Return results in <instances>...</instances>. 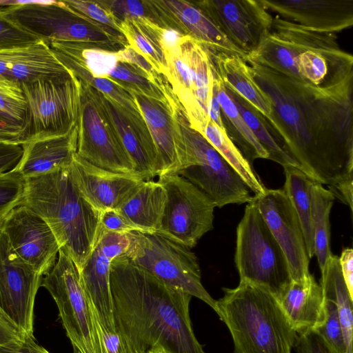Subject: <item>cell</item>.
Instances as JSON below:
<instances>
[{
    "label": "cell",
    "mask_w": 353,
    "mask_h": 353,
    "mask_svg": "<svg viewBox=\"0 0 353 353\" xmlns=\"http://www.w3.org/2000/svg\"><path fill=\"white\" fill-rule=\"evenodd\" d=\"M334 196L323 184L314 181L311 187V219L314 232V255L321 271L332 253L330 250V213Z\"/></svg>",
    "instance_id": "d6a6232c"
},
{
    "label": "cell",
    "mask_w": 353,
    "mask_h": 353,
    "mask_svg": "<svg viewBox=\"0 0 353 353\" xmlns=\"http://www.w3.org/2000/svg\"><path fill=\"white\" fill-rule=\"evenodd\" d=\"M296 353H331L321 337L314 331L299 334Z\"/></svg>",
    "instance_id": "7dc6e473"
},
{
    "label": "cell",
    "mask_w": 353,
    "mask_h": 353,
    "mask_svg": "<svg viewBox=\"0 0 353 353\" xmlns=\"http://www.w3.org/2000/svg\"><path fill=\"white\" fill-rule=\"evenodd\" d=\"M214 74L213 91L221 108L223 123L227 135L250 165L256 159H268V152L243 120L236 106L228 94L223 82L215 72Z\"/></svg>",
    "instance_id": "f1b7e54d"
},
{
    "label": "cell",
    "mask_w": 353,
    "mask_h": 353,
    "mask_svg": "<svg viewBox=\"0 0 353 353\" xmlns=\"http://www.w3.org/2000/svg\"><path fill=\"white\" fill-rule=\"evenodd\" d=\"M226 37L246 56L270 30L274 16L261 0L196 1Z\"/></svg>",
    "instance_id": "d6986e66"
},
{
    "label": "cell",
    "mask_w": 353,
    "mask_h": 353,
    "mask_svg": "<svg viewBox=\"0 0 353 353\" xmlns=\"http://www.w3.org/2000/svg\"><path fill=\"white\" fill-rule=\"evenodd\" d=\"M20 205L29 208L48 223L60 249L72 259L79 271L98 239L101 212L79 191L70 163L26 179Z\"/></svg>",
    "instance_id": "277c9868"
},
{
    "label": "cell",
    "mask_w": 353,
    "mask_h": 353,
    "mask_svg": "<svg viewBox=\"0 0 353 353\" xmlns=\"http://www.w3.org/2000/svg\"><path fill=\"white\" fill-rule=\"evenodd\" d=\"M23 154L15 171L25 179L69 165L77 152V128L68 134L21 143Z\"/></svg>",
    "instance_id": "d4e9b609"
},
{
    "label": "cell",
    "mask_w": 353,
    "mask_h": 353,
    "mask_svg": "<svg viewBox=\"0 0 353 353\" xmlns=\"http://www.w3.org/2000/svg\"><path fill=\"white\" fill-rule=\"evenodd\" d=\"M67 6L86 17L121 33L120 23L100 1L65 0Z\"/></svg>",
    "instance_id": "7bdbcfd3"
},
{
    "label": "cell",
    "mask_w": 353,
    "mask_h": 353,
    "mask_svg": "<svg viewBox=\"0 0 353 353\" xmlns=\"http://www.w3.org/2000/svg\"><path fill=\"white\" fill-rule=\"evenodd\" d=\"M285 176L283 188L299 218L310 259L314 256V232L311 219V187L314 181L301 168L283 166Z\"/></svg>",
    "instance_id": "1f68e13d"
},
{
    "label": "cell",
    "mask_w": 353,
    "mask_h": 353,
    "mask_svg": "<svg viewBox=\"0 0 353 353\" xmlns=\"http://www.w3.org/2000/svg\"><path fill=\"white\" fill-rule=\"evenodd\" d=\"M166 201L165 189L159 181L144 180L117 210L139 232L157 233L161 226Z\"/></svg>",
    "instance_id": "83f0119b"
},
{
    "label": "cell",
    "mask_w": 353,
    "mask_h": 353,
    "mask_svg": "<svg viewBox=\"0 0 353 353\" xmlns=\"http://www.w3.org/2000/svg\"><path fill=\"white\" fill-rule=\"evenodd\" d=\"M43 43L41 41L28 47L0 50V77L21 83L26 61L41 49Z\"/></svg>",
    "instance_id": "74e56055"
},
{
    "label": "cell",
    "mask_w": 353,
    "mask_h": 353,
    "mask_svg": "<svg viewBox=\"0 0 353 353\" xmlns=\"http://www.w3.org/2000/svg\"><path fill=\"white\" fill-rule=\"evenodd\" d=\"M110 286L115 327L134 353L157 347L170 353H205L192 327L191 295L124 254L110 264Z\"/></svg>",
    "instance_id": "7a4b0ae2"
},
{
    "label": "cell",
    "mask_w": 353,
    "mask_h": 353,
    "mask_svg": "<svg viewBox=\"0 0 353 353\" xmlns=\"http://www.w3.org/2000/svg\"><path fill=\"white\" fill-rule=\"evenodd\" d=\"M179 120L185 145V160L177 172L203 191L216 207L250 203L254 196L236 170L212 145L192 129L181 109Z\"/></svg>",
    "instance_id": "30bf717a"
},
{
    "label": "cell",
    "mask_w": 353,
    "mask_h": 353,
    "mask_svg": "<svg viewBox=\"0 0 353 353\" xmlns=\"http://www.w3.org/2000/svg\"><path fill=\"white\" fill-rule=\"evenodd\" d=\"M248 64L271 101L277 139L300 168L327 185L353 174V81L322 90Z\"/></svg>",
    "instance_id": "6da1fadb"
},
{
    "label": "cell",
    "mask_w": 353,
    "mask_h": 353,
    "mask_svg": "<svg viewBox=\"0 0 353 353\" xmlns=\"http://www.w3.org/2000/svg\"><path fill=\"white\" fill-rule=\"evenodd\" d=\"M210 54L214 72L224 85L234 91L260 112L276 136V123L271 101L252 79L245 60L237 55L222 52H210Z\"/></svg>",
    "instance_id": "484cf974"
},
{
    "label": "cell",
    "mask_w": 353,
    "mask_h": 353,
    "mask_svg": "<svg viewBox=\"0 0 353 353\" xmlns=\"http://www.w3.org/2000/svg\"><path fill=\"white\" fill-rule=\"evenodd\" d=\"M341 272L350 293L353 299V250L351 248L343 250L339 257Z\"/></svg>",
    "instance_id": "f907efd6"
},
{
    "label": "cell",
    "mask_w": 353,
    "mask_h": 353,
    "mask_svg": "<svg viewBox=\"0 0 353 353\" xmlns=\"http://www.w3.org/2000/svg\"><path fill=\"white\" fill-rule=\"evenodd\" d=\"M167 194L161 226L157 232L190 249L213 229L215 205L203 191L178 174L159 180Z\"/></svg>",
    "instance_id": "5bb4252c"
},
{
    "label": "cell",
    "mask_w": 353,
    "mask_h": 353,
    "mask_svg": "<svg viewBox=\"0 0 353 353\" xmlns=\"http://www.w3.org/2000/svg\"><path fill=\"white\" fill-rule=\"evenodd\" d=\"M223 290L216 314L231 334L233 353H292L298 334L268 290L240 280Z\"/></svg>",
    "instance_id": "5b68a950"
},
{
    "label": "cell",
    "mask_w": 353,
    "mask_h": 353,
    "mask_svg": "<svg viewBox=\"0 0 353 353\" xmlns=\"http://www.w3.org/2000/svg\"><path fill=\"white\" fill-rule=\"evenodd\" d=\"M153 21L158 26L178 31L212 52L246 55L221 31L196 2L185 0H148Z\"/></svg>",
    "instance_id": "ffe728a7"
},
{
    "label": "cell",
    "mask_w": 353,
    "mask_h": 353,
    "mask_svg": "<svg viewBox=\"0 0 353 353\" xmlns=\"http://www.w3.org/2000/svg\"><path fill=\"white\" fill-rule=\"evenodd\" d=\"M0 120L22 129L28 123L27 101L19 83L0 77Z\"/></svg>",
    "instance_id": "d590c367"
},
{
    "label": "cell",
    "mask_w": 353,
    "mask_h": 353,
    "mask_svg": "<svg viewBox=\"0 0 353 353\" xmlns=\"http://www.w3.org/2000/svg\"><path fill=\"white\" fill-rule=\"evenodd\" d=\"M58 307L62 325L74 353H97L90 305L82 288L78 269L60 249L50 271L41 279Z\"/></svg>",
    "instance_id": "4fadbf2b"
},
{
    "label": "cell",
    "mask_w": 353,
    "mask_h": 353,
    "mask_svg": "<svg viewBox=\"0 0 353 353\" xmlns=\"http://www.w3.org/2000/svg\"><path fill=\"white\" fill-rule=\"evenodd\" d=\"M22 154L21 144L14 142H0V174L14 169Z\"/></svg>",
    "instance_id": "bcb514c9"
},
{
    "label": "cell",
    "mask_w": 353,
    "mask_h": 353,
    "mask_svg": "<svg viewBox=\"0 0 353 353\" xmlns=\"http://www.w3.org/2000/svg\"><path fill=\"white\" fill-rule=\"evenodd\" d=\"M108 79L128 91H133L157 100L176 99L172 91L167 92L153 83L147 75L136 65L119 61Z\"/></svg>",
    "instance_id": "8d00e7d4"
},
{
    "label": "cell",
    "mask_w": 353,
    "mask_h": 353,
    "mask_svg": "<svg viewBox=\"0 0 353 353\" xmlns=\"http://www.w3.org/2000/svg\"><path fill=\"white\" fill-rule=\"evenodd\" d=\"M164 53L165 77L190 126L202 134L210 121L208 108L215 77L210 52L188 37L180 46Z\"/></svg>",
    "instance_id": "ba28073f"
},
{
    "label": "cell",
    "mask_w": 353,
    "mask_h": 353,
    "mask_svg": "<svg viewBox=\"0 0 353 353\" xmlns=\"http://www.w3.org/2000/svg\"><path fill=\"white\" fill-rule=\"evenodd\" d=\"M328 190L341 202L349 206L352 212L353 174L328 185Z\"/></svg>",
    "instance_id": "681fc988"
},
{
    "label": "cell",
    "mask_w": 353,
    "mask_h": 353,
    "mask_svg": "<svg viewBox=\"0 0 353 353\" xmlns=\"http://www.w3.org/2000/svg\"><path fill=\"white\" fill-rule=\"evenodd\" d=\"M79 81L81 99L77 122V154L99 168L139 175L102 103L99 92L90 85Z\"/></svg>",
    "instance_id": "7c38bea8"
},
{
    "label": "cell",
    "mask_w": 353,
    "mask_h": 353,
    "mask_svg": "<svg viewBox=\"0 0 353 353\" xmlns=\"http://www.w3.org/2000/svg\"><path fill=\"white\" fill-rule=\"evenodd\" d=\"M270 12L314 31L336 33L353 25V0H261Z\"/></svg>",
    "instance_id": "cb8c5ba5"
},
{
    "label": "cell",
    "mask_w": 353,
    "mask_h": 353,
    "mask_svg": "<svg viewBox=\"0 0 353 353\" xmlns=\"http://www.w3.org/2000/svg\"><path fill=\"white\" fill-rule=\"evenodd\" d=\"M279 302L298 335L315 331L325 322L323 288L312 274L304 283L292 281Z\"/></svg>",
    "instance_id": "4316f807"
},
{
    "label": "cell",
    "mask_w": 353,
    "mask_h": 353,
    "mask_svg": "<svg viewBox=\"0 0 353 353\" xmlns=\"http://www.w3.org/2000/svg\"><path fill=\"white\" fill-rule=\"evenodd\" d=\"M160 29L159 26L146 17L125 19L120 23L121 32L128 45L165 77L167 64L161 43Z\"/></svg>",
    "instance_id": "f546056e"
},
{
    "label": "cell",
    "mask_w": 353,
    "mask_h": 353,
    "mask_svg": "<svg viewBox=\"0 0 353 353\" xmlns=\"http://www.w3.org/2000/svg\"><path fill=\"white\" fill-rule=\"evenodd\" d=\"M121 23L125 19L146 17L153 21L148 1L99 0ZM154 22V21H153Z\"/></svg>",
    "instance_id": "ee69618b"
},
{
    "label": "cell",
    "mask_w": 353,
    "mask_h": 353,
    "mask_svg": "<svg viewBox=\"0 0 353 353\" xmlns=\"http://www.w3.org/2000/svg\"><path fill=\"white\" fill-rule=\"evenodd\" d=\"M187 37L173 29L161 27L160 39L164 52L180 46Z\"/></svg>",
    "instance_id": "f5cc1de1"
},
{
    "label": "cell",
    "mask_w": 353,
    "mask_h": 353,
    "mask_svg": "<svg viewBox=\"0 0 353 353\" xmlns=\"http://www.w3.org/2000/svg\"><path fill=\"white\" fill-rule=\"evenodd\" d=\"M234 262L240 280L265 288L278 301L292 282L285 254L253 199L236 228Z\"/></svg>",
    "instance_id": "52a82bcc"
},
{
    "label": "cell",
    "mask_w": 353,
    "mask_h": 353,
    "mask_svg": "<svg viewBox=\"0 0 353 353\" xmlns=\"http://www.w3.org/2000/svg\"><path fill=\"white\" fill-rule=\"evenodd\" d=\"M42 276L21 259L0 231V310L34 337V306Z\"/></svg>",
    "instance_id": "9a60e30c"
},
{
    "label": "cell",
    "mask_w": 353,
    "mask_h": 353,
    "mask_svg": "<svg viewBox=\"0 0 353 353\" xmlns=\"http://www.w3.org/2000/svg\"><path fill=\"white\" fill-rule=\"evenodd\" d=\"M321 272V285L325 299L332 301L338 311L347 353H353V299L343 278L339 257L332 254Z\"/></svg>",
    "instance_id": "4dcf8cb0"
},
{
    "label": "cell",
    "mask_w": 353,
    "mask_h": 353,
    "mask_svg": "<svg viewBox=\"0 0 353 353\" xmlns=\"http://www.w3.org/2000/svg\"><path fill=\"white\" fill-rule=\"evenodd\" d=\"M130 243L128 233L112 232L101 226L94 248L79 271L86 299L99 322L107 327H115L110 286V264L114 259L125 254Z\"/></svg>",
    "instance_id": "ac0fdd59"
},
{
    "label": "cell",
    "mask_w": 353,
    "mask_h": 353,
    "mask_svg": "<svg viewBox=\"0 0 353 353\" xmlns=\"http://www.w3.org/2000/svg\"><path fill=\"white\" fill-rule=\"evenodd\" d=\"M245 61L322 90L353 79V56L340 48L335 33L312 30L277 16Z\"/></svg>",
    "instance_id": "3957f363"
},
{
    "label": "cell",
    "mask_w": 353,
    "mask_h": 353,
    "mask_svg": "<svg viewBox=\"0 0 353 353\" xmlns=\"http://www.w3.org/2000/svg\"><path fill=\"white\" fill-rule=\"evenodd\" d=\"M147 353H170L161 347H157L150 350Z\"/></svg>",
    "instance_id": "9f6ffc18"
},
{
    "label": "cell",
    "mask_w": 353,
    "mask_h": 353,
    "mask_svg": "<svg viewBox=\"0 0 353 353\" xmlns=\"http://www.w3.org/2000/svg\"><path fill=\"white\" fill-rule=\"evenodd\" d=\"M0 12L48 45L53 41L84 43L114 52L128 45L122 33L79 13L63 1H22Z\"/></svg>",
    "instance_id": "8992f818"
},
{
    "label": "cell",
    "mask_w": 353,
    "mask_h": 353,
    "mask_svg": "<svg viewBox=\"0 0 353 353\" xmlns=\"http://www.w3.org/2000/svg\"><path fill=\"white\" fill-rule=\"evenodd\" d=\"M23 135L22 129L12 126L0 120V142H14L21 144Z\"/></svg>",
    "instance_id": "db71d44e"
},
{
    "label": "cell",
    "mask_w": 353,
    "mask_h": 353,
    "mask_svg": "<svg viewBox=\"0 0 353 353\" xmlns=\"http://www.w3.org/2000/svg\"><path fill=\"white\" fill-rule=\"evenodd\" d=\"M25 179L14 170L0 174V225L8 214L19 205Z\"/></svg>",
    "instance_id": "f35d334b"
},
{
    "label": "cell",
    "mask_w": 353,
    "mask_h": 353,
    "mask_svg": "<svg viewBox=\"0 0 353 353\" xmlns=\"http://www.w3.org/2000/svg\"><path fill=\"white\" fill-rule=\"evenodd\" d=\"M99 95L136 172L145 181L159 176L158 151L141 112L126 109L100 92Z\"/></svg>",
    "instance_id": "7402d4cb"
},
{
    "label": "cell",
    "mask_w": 353,
    "mask_h": 353,
    "mask_svg": "<svg viewBox=\"0 0 353 353\" xmlns=\"http://www.w3.org/2000/svg\"><path fill=\"white\" fill-rule=\"evenodd\" d=\"M208 115L210 120L214 122L221 130L225 132L221 115V108L214 91L209 104Z\"/></svg>",
    "instance_id": "11a10c76"
},
{
    "label": "cell",
    "mask_w": 353,
    "mask_h": 353,
    "mask_svg": "<svg viewBox=\"0 0 353 353\" xmlns=\"http://www.w3.org/2000/svg\"><path fill=\"white\" fill-rule=\"evenodd\" d=\"M225 89L243 120L268 152V159L281 164L283 167L292 165L300 168L295 160L281 147L269 123L261 113L234 91L227 87Z\"/></svg>",
    "instance_id": "836d02e7"
},
{
    "label": "cell",
    "mask_w": 353,
    "mask_h": 353,
    "mask_svg": "<svg viewBox=\"0 0 353 353\" xmlns=\"http://www.w3.org/2000/svg\"><path fill=\"white\" fill-rule=\"evenodd\" d=\"M128 92L134 98L158 151V176L177 174L185 160V141L179 120L182 108L179 103L176 99L161 101Z\"/></svg>",
    "instance_id": "44dd1931"
},
{
    "label": "cell",
    "mask_w": 353,
    "mask_h": 353,
    "mask_svg": "<svg viewBox=\"0 0 353 353\" xmlns=\"http://www.w3.org/2000/svg\"><path fill=\"white\" fill-rule=\"evenodd\" d=\"M253 201L285 254L292 281H307L310 258L299 218L283 189L266 188Z\"/></svg>",
    "instance_id": "2e32d148"
},
{
    "label": "cell",
    "mask_w": 353,
    "mask_h": 353,
    "mask_svg": "<svg viewBox=\"0 0 353 353\" xmlns=\"http://www.w3.org/2000/svg\"><path fill=\"white\" fill-rule=\"evenodd\" d=\"M90 307L98 353H134L127 341L116 327L110 328L103 325L90 305Z\"/></svg>",
    "instance_id": "60d3db41"
},
{
    "label": "cell",
    "mask_w": 353,
    "mask_h": 353,
    "mask_svg": "<svg viewBox=\"0 0 353 353\" xmlns=\"http://www.w3.org/2000/svg\"><path fill=\"white\" fill-rule=\"evenodd\" d=\"M128 234L130 243L124 255L166 284L201 299L216 312V301L203 286L197 257L189 248L157 233Z\"/></svg>",
    "instance_id": "9c48e42d"
},
{
    "label": "cell",
    "mask_w": 353,
    "mask_h": 353,
    "mask_svg": "<svg viewBox=\"0 0 353 353\" xmlns=\"http://www.w3.org/2000/svg\"><path fill=\"white\" fill-rule=\"evenodd\" d=\"M101 226L105 230L121 234L138 231L117 210H107L101 212Z\"/></svg>",
    "instance_id": "f6af8a7d"
},
{
    "label": "cell",
    "mask_w": 353,
    "mask_h": 353,
    "mask_svg": "<svg viewBox=\"0 0 353 353\" xmlns=\"http://www.w3.org/2000/svg\"><path fill=\"white\" fill-rule=\"evenodd\" d=\"M13 251L41 276L47 274L57 261L60 246L52 230L38 214L18 205L0 225Z\"/></svg>",
    "instance_id": "e0dca14e"
},
{
    "label": "cell",
    "mask_w": 353,
    "mask_h": 353,
    "mask_svg": "<svg viewBox=\"0 0 353 353\" xmlns=\"http://www.w3.org/2000/svg\"><path fill=\"white\" fill-rule=\"evenodd\" d=\"M221 157L241 176L254 196L263 194L266 188L254 171L252 165L243 156L240 150L214 122L209 121L201 134Z\"/></svg>",
    "instance_id": "e575fe53"
},
{
    "label": "cell",
    "mask_w": 353,
    "mask_h": 353,
    "mask_svg": "<svg viewBox=\"0 0 353 353\" xmlns=\"http://www.w3.org/2000/svg\"><path fill=\"white\" fill-rule=\"evenodd\" d=\"M40 41L0 12V50L28 47Z\"/></svg>",
    "instance_id": "b9f144b4"
},
{
    "label": "cell",
    "mask_w": 353,
    "mask_h": 353,
    "mask_svg": "<svg viewBox=\"0 0 353 353\" xmlns=\"http://www.w3.org/2000/svg\"><path fill=\"white\" fill-rule=\"evenodd\" d=\"M26 336L0 310V347L21 342Z\"/></svg>",
    "instance_id": "c3c4849f"
},
{
    "label": "cell",
    "mask_w": 353,
    "mask_h": 353,
    "mask_svg": "<svg viewBox=\"0 0 353 353\" xmlns=\"http://www.w3.org/2000/svg\"><path fill=\"white\" fill-rule=\"evenodd\" d=\"M28 108V123L21 144L64 135L77 125L81 85L74 74L21 83Z\"/></svg>",
    "instance_id": "8fae6325"
},
{
    "label": "cell",
    "mask_w": 353,
    "mask_h": 353,
    "mask_svg": "<svg viewBox=\"0 0 353 353\" xmlns=\"http://www.w3.org/2000/svg\"><path fill=\"white\" fill-rule=\"evenodd\" d=\"M325 319L316 332L331 353H347L343 331L335 304L325 299Z\"/></svg>",
    "instance_id": "ab89813d"
},
{
    "label": "cell",
    "mask_w": 353,
    "mask_h": 353,
    "mask_svg": "<svg viewBox=\"0 0 353 353\" xmlns=\"http://www.w3.org/2000/svg\"><path fill=\"white\" fill-rule=\"evenodd\" d=\"M0 353H50L36 343L34 337L25 336L19 343L0 347Z\"/></svg>",
    "instance_id": "816d5d0a"
},
{
    "label": "cell",
    "mask_w": 353,
    "mask_h": 353,
    "mask_svg": "<svg viewBox=\"0 0 353 353\" xmlns=\"http://www.w3.org/2000/svg\"><path fill=\"white\" fill-rule=\"evenodd\" d=\"M70 169L83 197L101 212L117 210L144 181L137 174L117 173L95 166L77 152L72 157Z\"/></svg>",
    "instance_id": "603a6c76"
}]
</instances>
